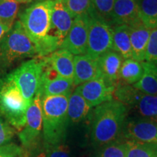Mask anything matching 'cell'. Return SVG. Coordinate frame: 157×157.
Masks as SVG:
<instances>
[{"instance_id":"2e32d148","label":"cell","mask_w":157,"mask_h":157,"mask_svg":"<svg viewBox=\"0 0 157 157\" xmlns=\"http://www.w3.org/2000/svg\"><path fill=\"white\" fill-rule=\"evenodd\" d=\"M74 86H78L101 76L97 60H94L87 55H79L74 57Z\"/></svg>"},{"instance_id":"9c48e42d","label":"cell","mask_w":157,"mask_h":157,"mask_svg":"<svg viewBox=\"0 0 157 157\" xmlns=\"http://www.w3.org/2000/svg\"><path fill=\"white\" fill-rule=\"evenodd\" d=\"M89 15L76 17L71 28L65 37L59 49L66 50L75 56L86 54L87 48Z\"/></svg>"},{"instance_id":"6da1fadb","label":"cell","mask_w":157,"mask_h":157,"mask_svg":"<svg viewBox=\"0 0 157 157\" xmlns=\"http://www.w3.org/2000/svg\"><path fill=\"white\" fill-rule=\"evenodd\" d=\"M128 108L112 99L96 106L93 113L91 140L95 146H103L122 135Z\"/></svg>"},{"instance_id":"ffe728a7","label":"cell","mask_w":157,"mask_h":157,"mask_svg":"<svg viewBox=\"0 0 157 157\" xmlns=\"http://www.w3.org/2000/svg\"><path fill=\"white\" fill-rule=\"evenodd\" d=\"M112 50L119 53L123 58H132V47L127 25H116L113 29Z\"/></svg>"},{"instance_id":"7a4b0ae2","label":"cell","mask_w":157,"mask_h":157,"mask_svg":"<svg viewBox=\"0 0 157 157\" xmlns=\"http://www.w3.org/2000/svg\"><path fill=\"white\" fill-rule=\"evenodd\" d=\"M71 93L42 98L43 146L62 144L66 137L69 124L68 103Z\"/></svg>"},{"instance_id":"7c38bea8","label":"cell","mask_w":157,"mask_h":157,"mask_svg":"<svg viewBox=\"0 0 157 157\" xmlns=\"http://www.w3.org/2000/svg\"><path fill=\"white\" fill-rule=\"evenodd\" d=\"M74 20V17L63 3L62 0H53L50 29L48 34L58 37L63 42L71 28Z\"/></svg>"},{"instance_id":"30bf717a","label":"cell","mask_w":157,"mask_h":157,"mask_svg":"<svg viewBox=\"0 0 157 157\" xmlns=\"http://www.w3.org/2000/svg\"><path fill=\"white\" fill-rule=\"evenodd\" d=\"M122 135L125 140L157 144V121L146 117L127 119Z\"/></svg>"},{"instance_id":"44dd1931","label":"cell","mask_w":157,"mask_h":157,"mask_svg":"<svg viewBox=\"0 0 157 157\" xmlns=\"http://www.w3.org/2000/svg\"><path fill=\"white\" fill-rule=\"evenodd\" d=\"M143 74L142 62L132 58L125 59L119 71V81L122 84H134L140 79ZM117 82V83H118Z\"/></svg>"},{"instance_id":"277c9868","label":"cell","mask_w":157,"mask_h":157,"mask_svg":"<svg viewBox=\"0 0 157 157\" xmlns=\"http://www.w3.org/2000/svg\"><path fill=\"white\" fill-rule=\"evenodd\" d=\"M37 56L35 45L17 21L0 42V68H6L17 60Z\"/></svg>"},{"instance_id":"9a60e30c","label":"cell","mask_w":157,"mask_h":157,"mask_svg":"<svg viewBox=\"0 0 157 157\" xmlns=\"http://www.w3.org/2000/svg\"><path fill=\"white\" fill-rule=\"evenodd\" d=\"M139 20L137 0H114L111 13V25H129Z\"/></svg>"},{"instance_id":"7402d4cb","label":"cell","mask_w":157,"mask_h":157,"mask_svg":"<svg viewBox=\"0 0 157 157\" xmlns=\"http://www.w3.org/2000/svg\"><path fill=\"white\" fill-rule=\"evenodd\" d=\"M74 80L66 78L59 76L54 79L41 84L38 93L41 96H51L63 95L72 92L74 87Z\"/></svg>"},{"instance_id":"d590c367","label":"cell","mask_w":157,"mask_h":157,"mask_svg":"<svg viewBox=\"0 0 157 157\" xmlns=\"http://www.w3.org/2000/svg\"><path fill=\"white\" fill-rule=\"evenodd\" d=\"M15 1L18 3H25V2H31V0H15Z\"/></svg>"},{"instance_id":"4dcf8cb0","label":"cell","mask_w":157,"mask_h":157,"mask_svg":"<svg viewBox=\"0 0 157 157\" xmlns=\"http://www.w3.org/2000/svg\"><path fill=\"white\" fill-rule=\"evenodd\" d=\"M15 135V129L0 115V146L10 142Z\"/></svg>"},{"instance_id":"cb8c5ba5","label":"cell","mask_w":157,"mask_h":157,"mask_svg":"<svg viewBox=\"0 0 157 157\" xmlns=\"http://www.w3.org/2000/svg\"><path fill=\"white\" fill-rule=\"evenodd\" d=\"M143 117L157 118V94L154 95L140 93L136 103L132 107Z\"/></svg>"},{"instance_id":"603a6c76","label":"cell","mask_w":157,"mask_h":157,"mask_svg":"<svg viewBox=\"0 0 157 157\" xmlns=\"http://www.w3.org/2000/svg\"><path fill=\"white\" fill-rule=\"evenodd\" d=\"M139 18L150 29L157 28V0H137Z\"/></svg>"},{"instance_id":"836d02e7","label":"cell","mask_w":157,"mask_h":157,"mask_svg":"<svg viewBox=\"0 0 157 157\" xmlns=\"http://www.w3.org/2000/svg\"><path fill=\"white\" fill-rule=\"evenodd\" d=\"M10 28H9L8 26L3 24L2 23L0 22V42L2 41V39H3V37L5 36V35L7 34V31H8Z\"/></svg>"},{"instance_id":"e0dca14e","label":"cell","mask_w":157,"mask_h":157,"mask_svg":"<svg viewBox=\"0 0 157 157\" xmlns=\"http://www.w3.org/2000/svg\"><path fill=\"white\" fill-rule=\"evenodd\" d=\"M44 58L50 63L60 76L74 80V63L73 54L66 50L59 49Z\"/></svg>"},{"instance_id":"d6986e66","label":"cell","mask_w":157,"mask_h":157,"mask_svg":"<svg viewBox=\"0 0 157 157\" xmlns=\"http://www.w3.org/2000/svg\"><path fill=\"white\" fill-rule=\"evenodd\" d=\"M91 109L77 89L71 93L68 103V117L70 121L78 123L82 121L87 117Z\"/></svg>"},{"instance_id":"f546056e","label":"cell","mask_w":157,"mask_h":157,"mask_svg":"<svg viewBox=\"0 0 157 157\" xmlns=\"http://www.w3.org/2000/svg\"><path fill=\"white\" fill-rule=\"evenodd\" d=\"M144 61L157 65V28L151 31Z\"/></svg>"},{"instance_id":"d4e9b609","label":"cell","mask_w":157,"mask_h":157,"mask_svg":"<svg viewBox=\"0 0 157 157\" xmlns=\"http://www.w3.org/2000/svg\"><path fill=\"white\" fill-rule=\"evenodd\" d=\"M127 157H157V144L125 140Z\"/></svg>"},{"instance_id":"4316f807","label":"cell","mask_w":157,"mask_h":157,"mask_svg":"<svg viewBox=\"0 0 157 157\" xmlns=\"http://www.w3.org/2000/svg\"><path fill=\"white\" fill-rule=\"evenodd\" d=\"M62 2L74 18L88 14L93 8V0H62Z\"/></svg>"},{"instance_id":"8d00e7d4","label":"cell","mask_w":157,"mask_h":157,"mask_svg":"<svg viewBox=\"0 0 157 157\" xmlns=\"http://www.w3.org/2000/svg\"><path fill=\"white\" fill-rule=\"evenodd\" d=\"M155 119V120H156V121H157V118H156V119Z\"/></svg>"},{"instance_id":"f1b7e54d","label":"cell","mask_w":157,"mask_h":157,"mask_svg":"<svg viewBox=\"0 0 157 157\" xmlns=\"http://www.w3.org/2000/svg\"><path fill=\"white\" fill-rule=\"evenodd\" d=\"M113 3L114 0H93V7L95 13L110 24Z\"/></svg>"},{"instance_id":"4fadbf2b","label":"cell","mask_w":157,"mask_h":157,"mask_svg":"<svg viewBox=\"0 0 157 157\" xmlns=\"http://www.w3.org/2000/svg\"><path fill=\"white\" fill-rule=\"evenodd\" d=\"M123 59L120 55L113 50L109 51L98 58L100 75L111 85L116 86L119 81V71Z\"/></svg>"},{"instance_id":"ba28073f","label":"cell","mask_w":157,"mask_h":157,"mask_svg":"<svg viewBox=\"0 0 157 157\" xmlns=\"http://www.w3.org/2000/svg\"><path fill=\"white\" fill-rule=\"evenodd\" d=\"M42 70V59L34 58L23 63L9 74L29 105L40 89Z\"/></svg>"},{"instance_id":"5bb4252c","label":"cell","mask_w":157,"mask_h":157,"mask_svg":"<svg viewBox=\"0 0 157 157\" xmlns=\"http://www.w3.org/2000/svg\"><path fill=\"white\" fill-rule=\"evenodd\" d=\"M128 26L132 47V58L139 62H143L151 29L145 26L140 20Z\"/></svg>"},{"instance_id":"5b68a950","label":"cell","mask_w":157,"mask_h":157,"mask_svg":"<svg viewBox=\"0 0 157 157\" xmlns=\"http://www.w3.org/2000/svg\"><path fill=\"white\" fill-rule=\"evenodd\" d=\"M53 0L36 2L19 15L20 22L32 42L36 44L48 34Z\"/></svg>"},{"instance_id":"484cf974","label":"cell","mask_w":157,"mask_h":157,"mask_svg":"<svg viewBox=\"0 0 157 157\" xmlns=\"http://www.w3.org/2000/svg\"><path fill=\"white\" fill-rule=\"evenodd\" d=\"M18 9L19 3L15 0H0V22L11 29Z\"/></svg>"},{"instance_id":"e575fe53","label":"cell","mask_w":157,"mask_h":157,"mask_svg":"<svg viewBox=\"0 0 157 157\" xmlns=\"http://www.w3.org/2000/svg\"><path fill=\"white\" fill-rule=\"evenodd\" d=\"M34 157H46V154H45V151H41Z\"/></svg>"},{"instance_id":"8fae6325","label":"cell","mask_w":157,"mask_h":157,"mask_svg":"<svg viewBox=\"0 0 157 157\" xmlns=\"http://www.w3.org/2000/svg\"><path fill=\"white\" fill-rule=\"evenodd\" d=\"M116 86L106 82L101 76L78 85L77 89L92 108L113 99Z\"/></svg>"},{"instance_id":"3957f363","label":"cell","mask_w":157,"mask_h":157,"mask_svg":"<svg viewBox=\"0 0 157 157\" xmlns=\"http://www.w3.org/2000/svg\"><path fill=\"white\" fill-rule=\"evenodd\" d=\"M29 105L9 74L0 75V115L17 132L25 126Z\"/></svg>"},{"instance_id":"ac0fdd59","label":"cell","mask_w":157,"mask_h":157,"mask_svg":"<svg viewBox=\"0 0 157 157\" xmlns=\"http://www.w3.org/2000/svg\"><path fill=\"white\" fill-rule=\"evenodd\" d=\"M143 74L140 79L133 87L146 95L157 94V65L143 61Z\"/></svg>"},{"instance_id":"d6a6232c","label":"cell","mask_w":157,"mask_h":157,"mask_svg":"<svg viewBox=\"0 0 157 157\" xmlns=\"http://www.w3.org/2000/svg\"><path fill=\"white\" fill-rule=\"evenodd\" d=\"M46 157H71L69 148L63 143L45 148Z\"/></svg>"},{"instance_id":"1f68e13d","label":"cell","mask_w":157,"mask_h":157,"mask_svg":"<svg viewBox=\"0 0 157 157\" xmlns=\"http://www.w3.org/2000/svg\"><path fill=\"white\" fill-rule=\"evenodd\" d=\"M0 157H26L22 147L14 143L0 146Z\"/></svg>"},{"instance_id":"52a82bcc","label":"cell","mask_w":157,"mask_h":157,"mask_svg":"<svg viewBox=\"0 0 157 157\" xmlns=\"http://www.w3.org/2000/svg\"><path fill=\"white\" fill-rule=\"evenodd\" d=\"M88 15L89 29L86 55L98 60L102 55L112 50L113 29L109 23L96 14L93 7Z\"/></svg>"},{"instance_id":"8992f818","label":"cell","mask_w":157,"mask_h":157,"mask_svg":"<svg viewBox=\"0 0 157 157\" xmlns=\"http://www.w3.org/2000/svg\"><path fill=\"white\" fill-rule=\"evenodd\" d=\"M42 130V96L37 93L26 111V121L18 132L22 148L26 157H34L41 149V133Z\"/></svg>"},{"instance_id":"83f0119b","label":"cell","mask_w":157,"mask_h":157,"mask_svg":"<svg viewBox=\"0 0 157 157\" xmlns=\"http://www.w3.org/2000/svg\"><path fill=\"white\" fill-rule=\"evenodd\" d=\"M99 157H127V147L125 140L113 141L103 146Z\"/></svg>"}]
</instances>
